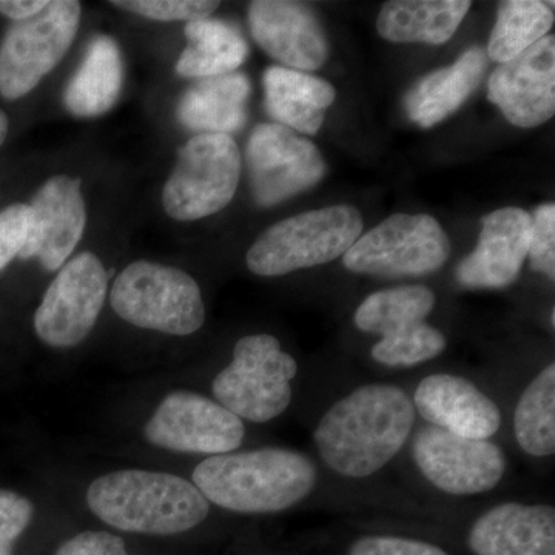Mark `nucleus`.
Masks as SVG:
<instances>
[{
  "label": "nucleus",
  "instance_id": "nucleus-1",
  "mask_svg": "<svg viewBox=\"0 0 555 555\" xmlns=\"http://www.w3.org/2000/svg\"><path fill=\"white\" fill-rule=\"evenodd\" d=\"M416 420L403 386L371 382L352 387L328 404L313 427L318 462L343 480H369L408 449Z\"/></svg>",
  "mask_w": 555,
  "mask_h": 555
},
{
  "label": "nucleus",
  "instance_id": "nucleus-2",
  "mask_svg": "<svg viewBox=\"0 0 555 555\" xmlns=\"http://www.w3.org/2000/svg\"><path fill=\"white\" fill-rule=\"evenodd\" d=\"M320 467L305 452L259 448L208 456L193 470V485L210 505L236 514H280L315 494Z\"/></svg>",
  "mask_w": 555,
  "mask_h": 555
},
{
  "label": "nucleus",
  "instance_id": "nucleus-3",
  "mask_svg": "<svg viewBox=\"0 0 555 555\" xmlns=\"http://www.w3.org/2000/svg\"><path fill=\"white\" fill-rule=\"evenodd\" d=\"M87 505L113 528L152 535L181 534L210 514V503L192 481L142 469L96 478L87 491Z\"/></svg>",
  "mask_w": 555,
  "mask_h": 555
},
{
  "label": "nucleus",
  "instance_id": "nucleus-4",
  "mask_svg": "<svg viewBox=\"0 0 555 555\" xmlns=\"http://www.w3.org/2000/svg\"><path fill=\"white\" fill-rule=\"evenodd\" d=\"M298 361L268 334L236 341L229 366L211 383L215 401L247 422H272L291 408Z\"/></svg>",
  "mask_w": 555,
  "mask_h": 555
},
{
  "label": "nucleus",
  "instance_id": "nucleus-5",
  "mask_svg": "<svg viewBox=\"0 0 555 555\" xmlns=\"http://www.w3.org/2000/svg\"><path fill=\"white\" fill-rule=\"evenodd\" d=\"M363 232L352 206L306 211L266 230L247 251V268L258 276H283L327 264L349 250Z\"/></svg>",
  "mask_w": 555,
  "mask_h": 555
},
{
  "label": "nucleus",
  "instance_id": "nucleus-6",
  "mask_svg": "<svg viewBox=\"0 0 555 555\" xmlns=\"http://www.w3.org/2000/svg\"><path fill=\"white\" fill-rule=\"evenodd\" d=\"M109 302L127 323L177 337L195 334L206 321L198 283L184 270L158 262L127 266L113 284Z\"/></svg>",
  "mask_w": 555,
  "mask_h": 555
},
{
  "label": "nucleus",
  "instance_id": "nucleus-7",
  "mask_svg": "<svg viewBox=\"0 0 555 555\" xmlns=\"http://www.w3.org/2000/svg\"><path fill=\"white\" fill-rule=\"evenodd\" d=\"M241 153L230 134H196L178 153L163 190V206L177 221H196L228 207L238 189Z\"/></svg>",
  "mask_w": 555,
  "mask_h": 555
},
{
  "label": "nucleus",
  "instance_id": "nucleus-8",
  "mask_svg": "<svg viewBox=\"0 0 555 555\" xmlns=\"http://www.w3.org/2000/svg\"><path fill=\"white\" fill-rule=\"evenodd\" d=\"M408 452L423 480L454 499L489 494L507 474V456L499 443L455 436L440 427H416Z\"/></svg>",
  "mask_w": 555,
  "mask_h": 555
},
{
  "label": "nucleus",
  "instance_id": "nucleus-9",
  "mask_svg": "<svg viewBox=\"0 0 555 555\" xmlns=\"http://www.w3.org/2000/svg\"><path fill=\"white\" fill-rule=\"evenodd\" d=\"M451 255L447 232L429 215H393L343 255L347 270L383 278L423 276L443 268Z\"/></svg>",
  "mask_w": 555,
  "mask_h": 555
},
{
  "label": "nucleus",
  "instance_id": "nucleus-10",
  "mask_svg": "<svg viewBox=\"0 0 555 555\" xmlns=\"http://www.w3.org/2000/svg\"><path fill=\"white\" fill-rule=\"evenodd\" d=\"M79 22L76 0H54L38 16L14 22L0 43V96L14 101L31 93L68 53Z\"/></svg>",
  "mask_w": 555,
  "mask_h": 555
},
{
  "label": "nucleus",
  "instance_id": "nucleus-11",
  "mask_svg": "<svg viewBox=\"0 0 555 555\" xmlns=\"http://www.w3.org/2000/svg\"><path fill=\"white\" fill-rule=\"evenodd\" d=\"M108 288V273L90 251L76 255L51 281L35 315V331L46 345L68 349L93 331Z\"/></svg>",
  "mask_w": 555,
  "mask_h": 555
},
{
  "label": "nucleus",
  "instance_id": "nucleus-12",
  "mask_svg": "<svg viewBox=\"0 0 555 555\" xmlns=\"http://www.w3.org/2000/svg\"><path fill=\"white\" fill-rule=\"evenodd\" d=\"M144 436L149 443L167 451L214 456L238 451L246 426L218 401L177 390L160 401Z\"/></svg>",
  "mask_w": 555,
  "mask_h": 555
},
{
  "label": "nucleus",
  "instance_id": "nucleus-13",
  "mask_svg": "<svg viewBox=\"0 0 555 555\" xmlns=\"http://www.w3.org/2000/svg\"><path fill=\"white\" fill-rule=\"evenodd\" d=\"M246 160L254 198L262 207L294 198L326 175V163L317 145L280 124L255 127Z\"/></svg>",
  "mask_w": 555,
  "mask_h": 555
},
{
  "label": "nucleus",
  "instance_id": "nucleus-14",
  "mask_svg": "<svg viewBox=\"0 0 555 555\" xmlns=\"http://www.w3.org/2000/svg\"><path fill=\"white\" fill-rule=\"evenodd\" d=\"M416 416L473 440H492L503 427L499 403L473 379L451 372H436L420 379L411 393Z\"/></svg>",
  "mask_w": 555,
  "mask_h": 555
},
{
  "label": "nucleus",
  "instance_id": "nucleus-15",
  "mask_svg": "<svg viewBox=\"0 0 555 555\" xmlns=\"http://www.w3.org/2000/svg\"><path fill=\"white\" fill-rule=\"evenodd\" d=\"M489 101L521 129L542 126L555 113V38L545 36L500 64L488 83Z\"/></svg>",
  "mask_w": 555,
  "mask_h": 555
},
{
  "label": "nucleus",
  "instance_id": "nucleus-16",
  "mask_svg": "<svg viewBox=\"0 0 555 555\" xmlns=\"http://www.w3.org/2000/svg\"><path fill=\"white\" fill-rule=\"evenodd\" d=\"M532 217L520 207H503L483 218L477 247L455 269L465 288H505L516 283L528 258Z\"/></svg>",
  "mask_w": 555,
  "mask_h": 555
},
{
  "label": "nucleus",
  "instance_id": "nucleus-17",
  "mask_svg": "<svg viewBox=\"0 0 555 555\" xmlns=\"http://www.w3.org/2000/svg\"><path fill=\"white\" fill-rule=\"evenodd\" d=\"M28 206L33 215L30 235L20 257L38 258L49 272L61 269L86 230V201L79 179L64 175L50 178Z\"/></svg>",
  "mask_w": 555,
  "mask_h": 555
},
{
  "label": "nucleus",
  "instance_id": "nucleus-18",
  "mask_svg": "<svg viewBox=\"0 0 555 555\" xmlns=\"http://www.w3.org/2000/svg\"><path fill=\"white\" fill-rule=\"evenodd\" d=\"M474 555H555V507L551 503H496L466 531Z\"/></svg>",
  "mask_w": 555,
  "mask_h": 555
},
{
  "label": "nucleus",
  "instance_id": "nucleus-19",
  "mask_svg": "<svg viewBox=\"0 0 555 555\" xmlns=\"http://www.w3.org/2000/svg\"><path fill=\"white\" fill-rule=\"evenodd\" d=\"M248 25L258 46L288 68L312 72L327 60L323 27L302 3L257 0L248 7Z\"/></svg>",
  "mask_w": 555,
  "mask_h": 555
},
{
  "label": "nucleus",
  "instance_id": "nucleus-20",
  "mask_svg": "<svg viewBox=\"0 0 555 555\" xmlns=\"http://www.w3.org/2000/svg\"><path fill=\"white\" fill-rule=\"evenodd\" d=\"M485 50L473 47L451 67L437 69L412 87L404 98L409 118L423 129H430L462 107L480 86L486 69Z\"/></svg>",
  "mask_w": 555,
  "mask_h": 555
},
{
  "label": "nucleus",
  "instance_id": "nucleus-21",
  "mask_svg": "<svg viewBox=\"0 0 555 555\" xmlns=\"http://www.w3.org/2000/svg\"><path fill=\"white\" fill-rule=\"evenodd\" d=\"M262 83L269 115L299 133L317 134L337 98L331 82L298 69L269 67Z\"/></svg>",
  "mask_w": 555,
  "mask_h": 555
},
{
  "label": "nucleus",
  "instance_id": "nucleus-22",
  "mask_svg": "<svg viewBox=\"0 0 555 555\" xmlns=\"http://www.w3.org/2000/svg\"><path fill=\"white\" fill-rule=\"evenodd\" d=\"M250 93V80L243 73L201 79L179 101V122L199 134L238 131L247 120Z\"/></svg>",
  "mask_w": 555,
  "mask_h": 555
},
{
  "label": "nucleus",
  "instance_id": "nucleus-23",
  "mask_svg": "<svg viewBox=\"0 0 555 555\" xmlns=\"http://www.w3.org/2000/svg\"><path fill=\"white\" fill-rule=\"evenodd\" d=\"M122 86L124 61L118 42L109 36H96L65 89V108L76 118H98L118 102Z\"/></svg>",
  "mask_w": 555,
  "mask_h": 555
},
{
  "label": "nucleus",
  "instance_id": "nucleus-24",
  "mask_svg": "<svg viewBox=\"0 0 555 555\" xmlns=\"http://www.w3.org/2000/svg\"><path fill=\"white\" fill-rule=\"evenodd\" d=\"M473 7L469 0H392L379 11L377 30L390 42L447 43Z\"/></svg>",
  "mask_w": 555,
  "mask_h": 555
},
{
  "label": "nucleus",
  "instance_id": "nucleus-25",
  "mask_svg": "<svg viewBox=\"0 0 555 555\" xmlns=\"http://www.w3.org/2000/svg\"><path fill=\"white\" fill-rule=\"evenodd\" d=\"M188 47L177 62L182 78H214L229 75L244 64L248 46L235 25L217 20L188 22Z\"/></svg>",
  "mask_w": 555,
  "mask_h": 555
},
{
  "label": "nucleus",
  "instance_id": "nucleus-26",
  "mask_svg": "<svg viewBox=\"0 0 555 555\" xmlns=\"http://www.w3.org/2000/svg\"><path fill=\"white\" fill-rule=\"evenodd\" d=\"M513 434L518 449L529 459L555 455V364L546 366L526 383L513 412Z\"/></svg>",
  "mask_w": 555,
  "mask_h": 555
},
{
  "label": "nucleus",
  "instance_id": "nucleus-27",
  "mask_svg": "<svg viewBox=\"0 0 555 555\" xmlns=\"http://www.w3.org/2000/svg\"><path fill=\"white\" fill-rule=\"evenodd\" d=\"M436 305L433 288L423 284L383 288L361 301L353 323L361 332L383 338L425 323Z\"/></svg>",
  "mask_w": 555,
  "mask_h": 555
},
{
  "label": "nucleus",
  "instance_id": "nucleus-28",
  "mask_svg": "<svg viewBox=\"0 0 555 555\" xmlns=\"http://www.w3.org/2000/svg\"><path fill=\"white\" fill-rule=\"evenodd\" d=\"M553 7V2L539 0L500 2L486 56L505 64L545 38L554 25Z\"/></svg>",
  "mask_w": 555,
  "mask_h": 555
},
{
  "label": "nucleus",
  "instance_id": "nucleus-29",
  "mask_svg": "<svg viewBox=\"0 0 555 555\" xmlns=\"http://www.w3.org/2000/svg\"><path fill=\"white\" fill-rule=\"evenodd\" d=\"M448 338L430 324L420 323L406 331L379 338L371 349L375 363L389 369L420 366L447 350Z\"/></svg>",
  "mask_w": 555,
  "mask_h": 555
},
{
  "label": "nucleus",
  "instance_id": "nucleus-30",
  "mask_svg": "<svg viewBox=\"0 0 555 555\" xmlns=\"http://www.w3.org/2000/svg\"><path fill=\"white\" fill-rule=\"evenodd\" d=\"M109 5L152 21H203L217 11L219 2L207 0H113Z\"/></svg>",
  "mask_w": 555,
  "mask_h": 555
},
{
  "label": "nucleus",
  "instance_id": "nucleus-31",
  "mask_svg": "<svg viewBox=\"0 0 555 555\" xmlns=\"http://www.w3.org/2000/svg\"><path fill=\"white\" fill-rule=\"evenodd\" d=\"M346 555H451L444 547L416 537L383 534L358 535L347 546Z\"/></svg>",
  "mask_w": 555,
  "mask_h": 555
},
{
  "label": "nucleus",
  "instance_id": "nucleus-32",
  "mask_svg": "<svg viewBox=\"0 0 555 555\" xmlns=\"http://www.w3.org/2000/svg\"><path fill=\"white\" fill-rule=\"evenodd\" d=\"M532 217V235L528 257L531 269L551 281L555 278V206L543 204Z\"/></svg>",
  "mask_w": 555,
  "mask_h": 555
},
{
  "label": "nucleus",
  "instance_id": "nucleus-33",
  "mask_svg": "<svg viewBox=\"0 0 555 555\" xmlns=\"http://www.w3.org/2000/svg\"><path fill=\"white\" fill-rule=\"evenodd\" d=\"M35 506L9 489H0V554L13 553V545L31 524Z\"/></svg>",
  "mask_w": 555,
  "mask_h": 555
},
{
  "label": "nucleus",
  "instance_id": "nucleus-34",
  "mask_svg": "<svg viewBox=\"0 0 555 555\" xmlns=\"http://www.w3.org/2000/svg\"><path fill=\"white\" fill-rule=\"evenodd\" d=\"M31 208L13 204L0 214V270L20 257L31 229Z\"/></svg>",
  "mask_w": 555,
  "mask_h": 555
},
{
  "label": "nucleus",
  "instance_id": "nucleus-35",
  "mask_svg": "<svg viewBox=\"0 0 555 555\" xmlns=\"http://www.w3.org/2000/svg\"><path fill=\"white\" fill-rule=\"evenodd\" d=\"M56 555H130L120 537L107 531H86L62 543Z\"/></svg>",
  "mask_w": 555,
  "mask_h": 555
},
{
  "label": "nucleus",
  "instance_id": "nucleus-36",
  "mask_svg": "<svg viewBox=\"0 0 555 555\" xmlns=\"http://www.w3.org/2000/svg\"><path fill=\"white\" fill-rule=\"evenodd\" d=\"M46 0H0V14L14 22L31 20L46 9Z\"/></svg>",
  "mask_w": 555,
  "mask_h": 555
},
{
  "label": "nucleus",
  "instance_id": "nucleus-37",
  "mask_svg": "<svg viewBox=\"0 0 555 555\" xmlns=\"http://www.w3.org/2000/svg\"><path fill=\"white\" fill-rule=\"evenodd\" d=\"M9 118H7L5 113L0 109V147H2L3 142H5L7 134H9Z\"/></svg>",
  "mask_w": 555,
  "mask_h": 555
},
{
  "label": "nucleus",
  "instance_id": "nucleus-38",
  "mask_svg": "<svg viewBox=\"0 0 555 555\" xmlns=\"http://www.w3.org/2000/svg\"><path fill=\"white\" fill-rule=\"evenodd\" d=\"M0 555H13V553H9V554H0Z\"/></svg>",
  "mask_w": 555,
  "mask_h": 555
}]
</instances>
